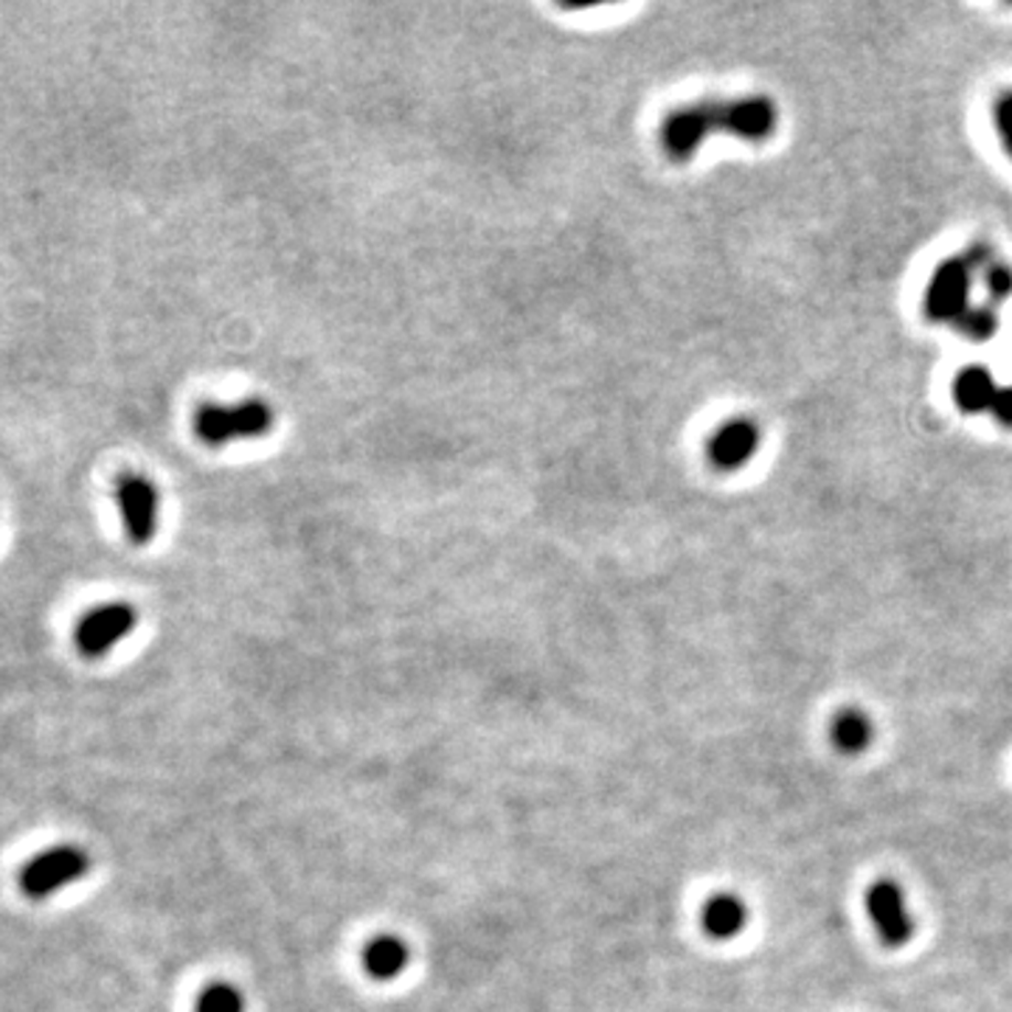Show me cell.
Returning <instances> with one entry per match:
<instances>
[{
  "mask_svg": "<svg viewBox=\"0 0 1012 1012\" xmlns=\"http://www.w3.org/2000/svg\"><path fill=\"white\" fill-rule=\"evenodd\" d=\"M779 125V110L768 96L712 99L672 110L661 127V141L672 161H690L712 132H732L743 141H768Z\"/></svg>",
  "mask_w": 1012,
  "mask_h": 1012,
  "instance_id": "obj_1",
  "label": "cell"
},
{
  "mask_svg": "<svg viewBox=\"0 0 1012 1012\" xmlns=\"http://www.w3.org/2000/svg\"><path fill=\"white\" fill-rule=\"evenodd\" d=\"M276 425L274 405L259 397L239 400L234 405L205 403L194 414V434L209 448H223L239 439H259Z\"/></svg>",
  "mask_w": 1012,
  "mask_h": 1012,
  "instance_id": "obj_2",
  "label": "cell"
},
{
  "mask_svg": "<svg viewBox=\"0 0 1012 1012\" xmlns=\"http://www.w3.org/2000/svg\"><path fill=\"white\" fill-rule=\"evenodd\" d=\"M90 861H87L85 850L79 846H54V850L40 852L38 857L25 863V870L20 872V886L29 897L43 901L51 897L54 892H60L68 883L79 881L87 872Z\"/></svg>",
  "mask_w": 1012,
  "mask_h": 1012,
  "instance_id": "obj_3",
  "label": "cell"
},
{
  "mask_svg": "<svg viewBox=\"0 0 1012 1012\" xmlns=\"http://www.w3.org/2000/svg\"><path fill=\"white\" fill-rule=\"evenodd\" d=\"M973 270L976 267L970 265L965 254L945 259L934 270L926 290V316L931 321L957 323L970 310V279H973Z\"/></svg>",
  "mask_w": 1012,
  "mask_h": 1012,
  "instance_id": "obj_4",
  "label": "cell"
},
{
  "mask_svg": "<svg viewBox=\"0 0 1012 1012\" xmlns=\"http://www.w3.org/2000/svg\"><path fill=\"white\" fill-rule=\"evenodd\" d=\"M116 501L130 543L147 546L156 537L158 521H161V492H158V487L150 479L130 472V476L118 479Z\"/></svg>",
  "mask_w": 1012,
  "mask_h": 1012,
  "instance_id": "obj_5",
  "label": "cell"
},
{
  "mask_svg": "<svg viewBox=\"0 0 1012 1012\" xmlns=\"http://www.w3.org/2000/svg\"><path fill=\"white\" fill-rule=\"evenodd\" d=\"M138 625V610L130 603H105L87 610L76 625V647L87 659H99Z\"/></svg>",
  "mask_w": 1012,
  "mask_h": 1012,
  "instance_id": "obj_6",
  "label": "cell"
},
{
  "mask_svg": "<svg viewBox=\"0 0 1012 1012\" xmlns=\"http://www.w3.org/2000/svg\"><path fill=\"white\" fill-rule=\"evenodd\" d=\"M866 912L886 948H903L912 939L914 917L908 912L903 888L895 881L872 883L866 892Z\"/></svg>",
  "mask_w": 1012,
  "mask_h": 1012,
  "instance_id": "obj_7",
  "label": "cell"
},
{
  "mask_svg": "<svg viewBox=\"0 0 1012 1012\" xmlns=\"http://www.w3.org/2000/svg\"><path fill=\"white\" fill-rule=\"evenodd\" d=\"M759 448V428L752 419H728L709 439V459L717 470H737L748 465Z\"/></svg>",
  "mask_w": 1012,
  "mask_h": 1012,
  "instance_id": "obj_8",
  "label": "cell"
},
{
  "mask_svg": "<svg viewBox=\"0 0 1012 1012\" xmlns=\"http://www.w3.org/2000/svg\"><path fill=\"white\" fill-rule=\"evenodd\" d=\"M701 923L712 939H734L746 931L748 906L737 895H714L703 906Z\"/></svg>",
  "mask_w": 1012,
  "mask_h": 1012,
  "instance_id": "obj_9",
  "label": "cell"
},
{
  "mask_svg": "<svg viewBox=\"0 0 1012 1012\" xmlns=\"http://www.w3.org/2000/svg\"><path fill=\"white\" fill-rule=\"evenodd\" d=\"M408 945L400 937H394V934H380V937H374L372 942L366 945V950H363V968H366V973L372 976V979L380 981L397 979V976L408 968Z\"/></svg>",
  "mask_w": 1012,
  "mask_h": 1012,
  "instance_id": "obj_10",
  "label": "cell"
},
{
  "mask_svg": "<svg viewBox=\"0 0 1012 1012\" xmlns=\"http://www.w3.org/2000/svg\"><path fill=\"white\" fill-rule=\"evenodd\" d=\"M872 737H875V726H872L870 714L861 712V709H841L832 717L830 739L835 752L855 757V754H863L872 746Z\"/></svg>",
  "mask_w": 1012,
  "mask_h": 1012,
  "instance_id": "obj_11",
  "label": "cell"
},
{
  "mask_svg": "<svg viewBox=\"0 0 1012 1012\" xmlns=\"http://www.w3.org/2000/svg\"><path fill=\"white\" fill-rule=\"evenodd\" d=\"M999 388L1001 385L995 383L988 369L968 366L954 380V400L965 414H984V411L990 414V405H993Z\"/></svg>",
  "mask_w": 1012,
  "mask_h": 1012,
  "instance_id": "obj_12",
  "label": "cell"
},
{
  "mask_svg": "<svg viewBox=\"0 0 1012 1012\" xmlns=\"http://www.w3.org/2000/svg\"><path fill=\"white\" fill-rule=\"evenodd\" d=\"M194 1012H245V999L228 981H214L200 990Z\"/></svg>",
  "mask_w": 1012,
  "mask_h": 1012,
  "instance_id": "obj_13",
  "label": "cell"
},
{
  "mask_svg": "<svg viewBox=\"0 0 1012 1012\" xmlns=\"http://www.w3.org/2000/svg\"><path fill=\"white\" fill-rule=\"evenodd\" d=\"M957 330L976 343H984L999 332V316L993 307H970L957 321Z\"/></svg>",
  "mask_w": 1012,
  "mask_h": 1012,
  "instance_id": "obj_14",
  "label": "cell"
},
{
  "mask_svg": "<svg viewBox=\"0 0 1012 1012\" xmlns=\"http://www.w3.org/2000/svg\"><path fill=\"white\" fill-rule=\"evenodd\" d=\"M984 285H988V290H990V299L995 301V305H999V301H1004V299H1010L1012 296V270L1006 265H990L988 270H984Z\"/></svg>",
  "mask_w": 1012,
  "mask_h": 1012,
  "instance_id": "obj_15",
  "label": "cell"
},
{
  "mask_svg": "<svg viewBox=\"0 0 1012 1012\" xmlns=\"http://www.w3.org/2000/svg\"><path fill=\"white\" fill-rule=\"evenodd\" d=\"M993 116H995V127H999L1001 141H1004V147L1012 156V94H1004L999 102H995Z\"/></svg>",
  "mask_w": 1012,
  "mask_h": 1012,
  "instance_id": "obj_16",
  "label": "cell"
},
{
  "mask_svg": "<svg viewBox=\"0 0 1012 1012\" xmlns=\"http://www.w3.org/2000/svg\"><path fill=\"white\" fill-rule=\"evenodd\" d=\"M990 414H993L1001 425H1010L1012 428V388H999L993 405H990Z\"/></svg>",
  "mask_w": 1012,
  "mask_h": 1012,
  "instance_id": "obj_17",
  "label": "cell"
}]
</instances>
